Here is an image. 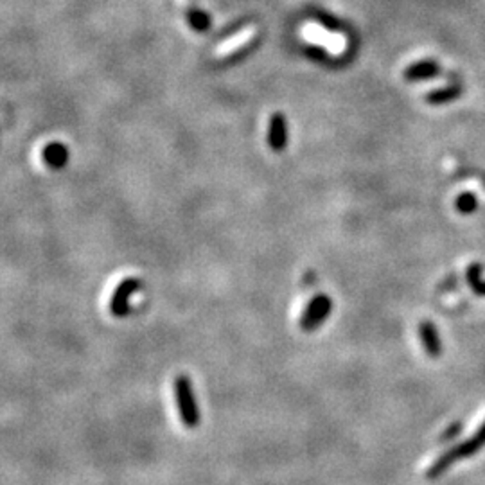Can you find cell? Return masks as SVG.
<instances>
[{"instance_id":"13","label":"cell","mask_w":485,"mask_h":485,"mask_svg":"<svg viewBox=\"0 0 485 485\" xmlns=\"http://www.w3.org/2000/svg\"><path fill=\"white\" fill-rule=\"evenodd\" d=\"M476 198L473 195H462L460 198L457 200V209L460 210V212H464V214H469V212H473V210L476 209Z\"/></svg>"},{"instance_id":"6","label":"cell","mask_w":485,"mask_h":485,"mask_svg":"<svg viewBox=\"0 0 485 485\" xmlns=\"http://www.w3.org/2000/svg\"><path fill=\"white\" fill-rule=\"evenodd\" d=\"M257 38V27L256 25H250V27H245L242 31H239L238 34H234L230 38L225 40L218 49H216L214 56L218 60H229V58L238 56L239 53L247 51L250 45L253 43V40Z\"/></svg>"},{"instance_id":"2","label":"cell","mask_w":485,"mask_h":485,"mask_svg":"<svg viewBox=\"0 0 485 485\" xmlns=\"http://www.w3.org/2000/svg\"><path fill=\"white\" fill-rule=\"evenodd\" d=\"M173 388H175V399L182 423L187 428H196L200 424L201 415L200 408H198V401H196L192 381L186 374H180L173 381Z\"/></svg>"},{"instance_id":"9","label":"cell","mask_w":485,"mask_h":485,"mask_svg":"<svg viewBox=\"0 0 485 485\" xmlns=\"http://www.w3.org/2000/svg\"><path fill=\"white\" fill-rule=\"evenodd\" d=\"M178 4L184 8L187 24L195 29L196 33H205V31H209L210 27L209 14L205 13V11L198 10V8H195V5L190 4V0H178Z\"/></svg>"},{"instance_id":"10","label":"cell","mask_w":485,"mask_h":485,"mask_svg":"<svg viewBox=\"0 0 485 485\" xmlns=\"http://www.w3.org/2000/svg\"><path fill=\"white\" fill-rule=\"evenodd\" d=\"M419 334H421V340H423V345L426 349L430 356L437 358L443 351L440 347V338H438L437 327L433 325L432 322H423L419 325Z\"/></svg>"},{"instance_id":"7","label":"cell","mask_w":485,"mask_h":485,"mask_svg":"<svg viewBox=\"0 0 485 485\" xmlns=\"http://www.w3.org/2000/svg\"><path fill=\"white\" fill-rule=\"evenodd\" d=\"M288 140V132H286V121L282 114H273L270 119V128H268V144L273 151H282L286 148Z\"/></svg>"},{"instance_id":"3","label":"cell","mask_w":485,"mask_h":485,"mask_svg":"<svg viewBox=\"0 0 485 485\" xmlns=\"http://www.w3.org/2000/svg\"><path fill=\"white\" fill-rule=\"evenodd\" d=\"M302 36H304L308 42L323 47L327 53L334 54V56L342 54L343 51L347 49V40H345L343 34L329 33L327 29L319 24H306L304 27H302Z\"/></svg>"},{"instance_id":"8","label":"cell","mask_w":485,"mask_h":485,"mask_svg":"<svg viewBox=\"0 0 485 485\" xmlns=\"http://www.w3.org/2000/svg\"><path fill=\"white\" fill-rule=\"evenodd\" d=\"M42 160L51 169H62V167L67 166L69 162L67 146L62 142H49L42 149Z\"/></svg>"},{"instance_id":"4","label":"cell","mask_w":485,"mask_h":485,"mask_svg":"<svg viewBox=\"0 0 485 485\" xmlns=\"http://www.w3.org/2000/svg\"><path fill=\"white\" fill-rule=\"evenodd\" d=\"M142 288V282L135 279V277H128L117 284V288L112 293L110 299V313L117 316V319H124L129 313V299Z\"/></svg>"},{"instance_id":"11","label":"cell","mask_w":485,"mask_h":485,"mask_svg":"<svg viewBox=\"0 0 485 485\" xmlns=\"http://www.w3.org/2000/svg\"><path fill=\"white\" fill-rule=\"evenodd\" d=\"M438 65L433 62H419L414 63V65H410L406 71H404V77L406 79H426V77H432V76H437L438 74Z\"/></svg>"},{"instance_id":"1","label":"cell","mask_w":485,"mask_h":485,"mask_svg":"<svg viewBox=\"0 0 485 485\" xmlns=\"http://www.w3.org/2000/svg\"><path fill=\"white\" fill-rule=\"evenodd\" d=\"M484 446H485V421L480 428L473 433V437H469L467 440H464V443L457 444V446L446 449L437 460L433 462L432 467L428 469V478L430 480L438 478V476L443 475L444 471H447L455 462L462 460V458L473 457V455L480 451Z\"/></svg>"},{"instance_id":"12","label":"cell","mask_w":485,"mask_h":485,"mask_svg":"<svg viewBox=\"0 0 485 485\" xmlns=\"http://www.w3.org/2000/svg\"><path fill=\"white\" fill-rule=\"evenodd\" d=\"M462 94V88L458 85H451V86H444V88H438V90H433L430 94H426V101L430 105H443V103H449L455 97Z\"/></svg>"},{"instance_id":"5","label":"cell","mask_w":485,"mask_h":485,"mask_svg":"<svg viewBox=\"0 0 485 485\" xmlns=\"http://www.w3.org/2000/svg\"><path fill=\"white\" fill-rule=\"evenodd\" d=\"M333 310V302L327 295H316L311 299V302L306 308L302 319H300V327L306 333H311L316 327H320L325 320H327L329 313Z\"/></svg>"}]
</instances>
